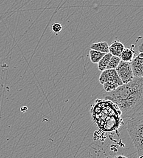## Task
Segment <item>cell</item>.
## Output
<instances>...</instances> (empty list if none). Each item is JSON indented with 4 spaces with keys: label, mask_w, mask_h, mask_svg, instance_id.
Here are the masks:
<instances>
[{
    "label": "cell",
    "mask_w": 143,
    "mask_h": 158,
    "mask_svg": "<svg viewBox=\"0 0 143 158\" xmlns=\"http://www.w3.org/2000/svg\"><path fill=\"white\" fill-rule=\"evenodd\" d=\"M104 99L109 100L120 109L123 118H130L143 109V77H135L114 91L107 93Z\"/></svg>",
    "instance_id": "cell-1"
},
{
    "label": "cell",
    "mask_w": 143,
    "mask_h": 158,
    "mask_svg": "<svg viewBox=\"0 0 143 158\" xmlns=\"http://www.w3.org/2000/svg\"><path fill=\"white\" fill-rule=\"evenodd\" d=\"M91 113L95 123L104 132L117 131L123 125L120 109L109 100L97 99Z\"/></svg>",
    "instance_id": "cell-2"
},
{
    "label": "cell",
    "mask_w": 143,
    "mask_h": 158,
    "mask_svg": "<svg viewBox=\"0 0 143 158\" xmlns=\"http://www.w3.org/2000/svg\"><path fill=\"white\" fill-rule=\"evenodd\" d=\"M127 131L138 156L143 155V109L129 118L127 123Z\"/></svg>",
    "instance_id": "cell-3"
},
{
    "label": "cell",
    "mask_w": 143,
    "mask_h": 158,
    "mask_svg": "<svg viewBox=\"0 0 143 158\" xmlns=\"http://www.w3.org/2000/svg\"><path fill=\"white\" fill-rule=\"evenodd\" d=\"M116 71L123 84L130 82L134 78L130 63L121 61Z\"/></svg>",
    "instance_id": "cell-4"
},
{
    "label": "cell",
    "mask_w": 143,
    "mask_h": 158,
    "mask_svg": "<svg viewBox=\"0 0 143 158\" xmlns=\"http://www.w3.org/2000/svg\"><path fill=\"white\" fill-rule=\"evenodd\" d=\"M99 81L101 85L106 82H112L118 84L119 86H121L123 85L121 80L119 77L116 69H105L102 71L101 74Z\"/></svg>",
    "instance_id": "cell-5"
},
{
    "label": "cell",
    "mask_w": 143,
    "mask_h": 158,
    "mask_svg": "<svg viewBox=\"0 0 143 158\" xmlns=\"http://www.w3.org/2000/svg\"><path fill=\"white\" fill-rule=\"evenodd\" d=\"M143 52H139L130 63L135 77H143Z\"/></svg>",
    "instance_id": "cell-6"
},
{
    "label": "cell",
    "mask_w": 143,
    "mask_h": 158,
    "mask_svg": "<svg viewBox=\"0 0 143 158\" xmlns=\"http://www.w3.org/2000/svg\"><path fill=\"white\" fill-rule=\"evenodd\" d=\"M125 46L119 40H115L109 46V53L112 56L120 57Z\"/></svg>",
    "instance_id": "cell-7"
},
{
    "label": "cell",
    "mask_w": 143,
    "mask_h": 158,
    "mask_svg": "<svg viewBox=\"0 0 143 158\" xmlns=\"http://www.w3.org/2000/svg\"><path fill=\"white\" fill-rule=\"evenodd\" d=\"M134 47L135 44H133L131 46V47L124 48L120 56L121 61L127 63H130L132 61V60L136 56V52L133 49Z\"/></svg>",
    "instance_id": "cell-8"
},
{
    "label": "cell",
    "mask_w": 143,
    "mask_h": 158,
    "mask_svg": "<svg viewBox=\"0 0 143 158\" xmlns=\"http://www.w3.org/2000/svg\"><path fill=\"white\" fill-rule=\"evenodd\" d=\"M90 49L99 51L104 54L109 52V45L106 41H99L93 43L90 45Z\"/></svg>",
    "instance_id": "cell-9"
},
{
    "label": "cell",
    "mask_w": 143,
    "mask_h": 158,
    "mask_svg": "<svg viewBox=\"0 0 143 158\" xmlns=\"http://www.w3.org/2000/svg\"><path fill=\"white\" fill-rule=\"evenodd\" d=\"M112 56V55L110 53H107L105 54L101 59L99 60V61L97 63L98 64V69L101 71H103L104 70L106 69L107 66L108 64V62L110 61V59L111 58V57Z\"/></svg>",
    "instance_id": "cell-10"
},
{
    "label": "cell",
    "mask_w": 143,
    "mask_h": 158,
    "mask_svg": "<svg viewBox=\"0 0 143 158\" xmlns=\"http://www.w3.org/2000/svg\"><path fill=\"white\" fill-rule=\"evenodd\" d=\"M105 54L104 53L93 49H90L89 51L90 59L91 61L94 64H97Z\"/></svg>",
    "instance_id": "cell-11"
},
{
    "label": "cell",
    "mask_w": 143,
    "mask_h": 158,
    "mask_svg": "<svg viewBox=\"0 0 143 158\" xmlns=\"http://www.w3.org/2000/svg\"><path fill=\"white\" fill-rule=\"evenodd\" d=\"M121 61V60L120 57L112 56L110 59L106 69H116V68L118 67V66L120 64Z\"/></svg>",
    "instance_id": "cell-12"
},
{
    "label": "cell",
    "mask_w": 143,
    "mask_h": 158,
    "mask_svg": "<svg viewBox=\"0 0 143 158\" xmlns=\"http://www.w3.org/2000/svg\"><path fill=\"white\" fill-rule=\"evenodd\" d=\"M102 85H103V89L105 90V91L106 93H108V92L114 91L118 87L120 86L118 84H116L115 83H112V82H106V83H103Z\"/></svg>",
    "instance_id": "cell-13"
},
{
    "label": "cell",
    "mask_w": 143,
    "mask_h": 158,
    "mask_svg": "<svg viewBox=\"0 0 143 158\" xmlns=\"http://www.w3.org/2000/svg\"><path fill=\"white\" fill-rule=\"evenodd\" d=\"M51 29H52V31L56 33V34H58L59 32H61V31H62V26H61V23H54L52 26H51Z\"/></svg>",
    "instance_id": "cell-14"
},
{
    "label": "cell",
    "mask_w": 143,
    "mask_h": 158,
    "mask_svg": "<svg viewBox=\"0 0 143 158\" xmlns=\"http://www.w3.org/2000/svg\"><path fill=\"white\" fill-rule=\"evenodd\" d=\"M110 158H128L125 156H123V155H119V156H113V157H111V156H108Z\"/></svg>",
    "instance_id": "cell-15"
},
{
    "label": "cell",
    "mask_w": 143,
    "mask_h": 158,
    "mask_svg": "<svg viewBox=\"0 0 143 158\" xmlns=\"http://www.w3.org/2000/svg\"><path fill=\"white\" fill-rule=\"evenodd\" d=\"M138 158H143V155H140V156H138Z\"/></svg>",
    "instance_id": "cell-16"
},
{
    "label": "cell",
    "mask_w": 143,
    "mask_h": 158,
    "mask_svg": "<svg viewBox=\"0 0 143 158\" xmlns=\"http://www.w3.org/2000/svg\"><path fill=\"white\" fill-rule=\"evenodd\" d=\"M107 158H110L109 157H107Z\"/></svg>",
    "instance_id": "cell-17"
}]
</instances>
